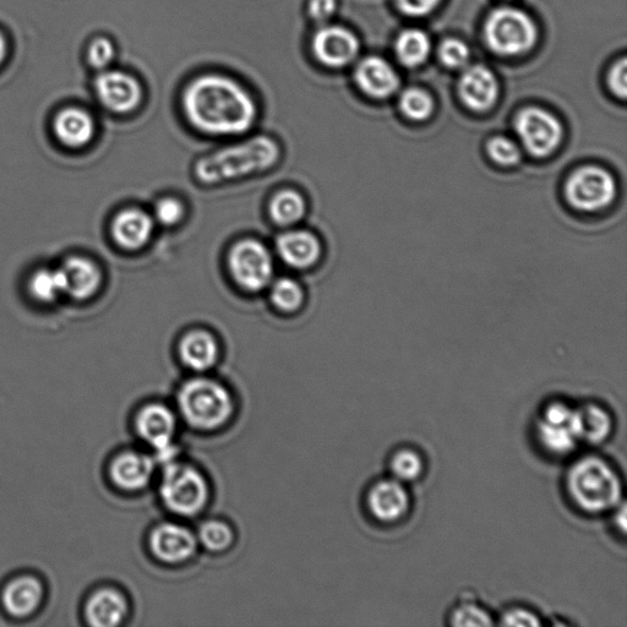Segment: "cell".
<instances>
[{
  "mask_svg": "<svg viewBox=\"0 0 627 627\" xmlns=\"http://www.w3.org/2000/svg\"><path fill=\"white\" fill-rule=\"evenodd\" d=\"M198 543L212 553H222L230 549L234 542V533L230 525L221 520H209L199 527Z\"/></svg>",
  "mask_w": 627,
  "mask_h": 627,
  "instance_id": "33",
  "label": "cell"
},
{
  "mask_svg": "<svg viewBox=\"0 0 627 627\" xmlns=\"http://www.w3.org/2000/svg\"><path fill=\"white\" fill-rule=\"evenodd\" d=\"M515 130L523 149L537 158L554 154L564 134L559 119L539 107L523 108L516 116Z\"/></svg>",
  "mask_w": 627,
  "mask_h": 627,
  "instance_id": "9",
  "label": "cell"
},
{
  "mask_svg": "<svg viewBox=\"0 0 627 627\" xmlns=\"http://www.w3.org/2000/svg\"><path fill=\"white\" fill-rule=\"evenodd\" d=\"M281 156V146L275 139L256 135L199 158L193 176L204 187H216L269 171L280 162Z\"/></svg>",
  "mask_w": 627,
  "mask_h": 627,
  "instance_id": "2",
  "label": "cell"
},
{
  "mask_svg": "<svg viewBox=\"0 0 627 627\" xmlns=\"http://www.w3.org/2000/svg\"><path fill=\"white\" fill-rule=\"evenodd\" d=\"M430 49L432 45L428 35L418 29L401 32L395 43L397 59L407 68H417L427 62Z\"/></svg>",
  "mask_w": 627,
  "mask_h": 627,
  "instance_id": "28",
  "label": "cell"
},
{
  "mask_svg": "<svg viewBox=\"0 0 627 627\" xmlns=\"http://www.w3.org/2000/svg\"><path fill=\"white\" fill-rule=\"evenodd\" d=\"M534 436L541 449L553 457L569 456L580 444L571 424L547 422L542 418L534 424Z\"/></svg>",
  "mask_w": 627,
  "mask_h": 627,
  "instance_id": "26",
  "label": "cell"
},
{
  "mask_svg": "<svg viewBox=\"0 0 627 627\" xmlns=\"http://www.w3.org/2000/svg\"><path fill=\"white\" fill-rule=\"evenodd\" d=\"M177 429L176 413L163 403H149L135 417L136 434L156 451L158 460L165 463L176 460Z\"/></svg>",
  "mask_w": 627,
  "mask_h": 627,
  "instance_id": "10",
  "label": "cell"
},
{
  "mask_svg": "<svg viewBox=\"0 0 627 627\" xmlns=\"http://www.w3.org/2000/svg\"><path fill=\"white\" fill-rule=\"evenodd\" d=\"M398 106L403 116L413 122L427 121L434 112L432 96L417 87L403 91Z\"/></svg>",
  "mask_w": 627,
  "mask_h": 627,
  "instance_id": "34",
  "label": "cell"
},
{
  "mask_svg": "<svg viewBox=\"0 0 627 627\" xmlns=\"http://www.w3.org/2000/svg\"><path fill=\"white\" fill-rule=\"evenodd\" d=\"M308 204L304 196L294 189H282L269 203L270 220L277 227L292 228L307 215Z\"/></svg>",
  "mask_w": 627,
  "mask_h": 627,
  "instance_id": "27",
  "label": "cell"
},
{
  "mask_svg": "<svg viewBox=\"0 0 627 627\" xmlns=\"http://www.w3.org/2000/svg\"><path fill=\"white\" fill-rule=\"evenodd\" d=\"M564 488L572 506L586 515L613 511L623 501V482L616 468L602 456L585 455L571 463Z\"/></svg>",
  "mask_w": 627,
  "mask_h": 627,
  "instance_id": "3",
  "label": "cell"
},
{
  "mask_svg": "<svg viewBox=\"0 0 627 627\" xmlns=\"http://www.w3.org/2000/svg\"><path fill=\"white\" fill-rule=\"evenodd\" d=\"M182 103L189 124L211 138L248 134L258 118L252 95L236 80L223 75L194 79L185 89Z\"/></svg>",
  "mask_w": 627,
  "mask_h": 627,
  "instance_id": "1",
  "label": "cell"
},
{
  "mask_svg": "<svg viewBox=\"0 0 627 627\" xmlns=\"http://www.w3.org/2000/svg\"><path fill=\"white\" fill-rule=\"evenodd\" d=\"M177 407L184 422L198 432H215L234 416L236 403L220 381L196 376L179 387Z\"/></svg>",
  "mask_w": 627,
  "mask_h": 627,
  "instance_id": "4",
  "label": "cell"
},
{
  "mask_svg": "<svg viewBox=\"0 0 627 627\" xmlns=\"http://www.w3.org/2000/svg\"><path fill=\"white\" fill-rule=\"evenodd\" d=\"M43 588L35 577H19L9 583L3 593V603L10 615L25 618L35 612L41 603Z\"/></svg>",
  "mask_w": 627,
  "mask_h": 627,
  "instance_id": "25",
  "label": "cell"
},
{
  "mask_svg": "<svg viewBox=\"0 0 627 627\" xmlns=\"http://www.w3.org/2000/svg\"><path fill=\"white\" fill-rule=\"evenodd\" d=\"M609 89L616 97L626 98L627 95V62L623 58L610 69L608 76Z\"/></svg>",
  "mask_w": 627,
  "mask_h": 627,
  "instance_id": "41",
  "label": "cell"
},
{
  "mask_svg": "<svg viewBox=\"0 0 627 627\" xmlns=\"http://www.w3.org/2000/svg\"><path fill=\"white\" fill-rule=\"evenodd\" d=\"M151 215L156 225L172 228L181 225L187 215V209L183 201L176 196H163L157 200Z\"/></svg>",
  "mask_w": 627,
  "mask_h": 627,
  "instance_id": "35",
  "label": "cell"
},
{
  "mask_svg": "<svg viewBox=\"0 0 627 627\" xmlns=\"http://www.w3.org/2000/svg\"><path fill=\"white\" fill-rule=\"evenodd\" d=\"M459 95L463 105L471 111L488 112L499 98L498 79L484 65H473L461 76Z\"/></svg>",
  "mask_w": 627,
  "mask_h": 627,
  "instance_id": "17",
  "label": "cell"
},
{
  "mask_svg": "<svg viewBox=\"0 0 627 627\" xmlns=\"http://www.w3.org/2000/svg\"><path fill=\"white\" fill-rule=\"evenodd\" d=\"M156 222L149 212L128 207L114 216L111 234L114 243L127 252L144 249L154 237Z\"/></svg>",
  "mask_w": 627,
  "mask_h": 627,
  "instance_id": "16",
  "label": "cell"
},
{
  "mask_svg": "<svg viewBox=\"0 0 627 627\" xmlns=\"http://www.w3.org/2000/svg\"><path fill=\"white\" fill-rule=\"evenodd\" d=\"M53 129L59 143L70 149H81L94 140L96 123L89 112L70 107L58 113Z\"/></svg>",
  "mask_w": 627,
  "mask_h": 627,
  "instance_id": "23",
  "label": "cell"
},
{
  "mask_svg": "<svg viewBox=\"0 0 627 627\" xmlns=\"http://www.w3.org/2000/svg\"><path fill=\"white\" fill-rule=\"evenodd\" d=\"M367 507L375 521L386 525L405 519L411 509L407 484L392 477L379 479L368 490Z\"/></svg>",
  "mask_w": 627,
  "mask_h": 627,
  "instance_id": "12",
  "label": "cell"
},
{
  "mask_svg": "<svg viewBox=\"0 0 627 627\" xmlns=\"http://www.w3.org/2000/svg\"><path fill=\"white\" fill-rule=\"evenodd\" d=\"M567 203L581 212L607 209L616 198V182L612 173L598 166L576 169L565 185Z\"/></svg>",
  "mask_w": 627,
  "mask_h": 627,
  "instance_id": "8",
  "label": "cell"
},
{
  "mask_svg": "<svg viewBox=\"0 0 627 627\" xmlns=\"http://www.w3.org/2000/svg\"><path fill=\"white\" fill-rule=\"evenodd\" d=\"M440 62L450 69H461L470 61V48L457 38H447L439 47Z\"/></svg>",
  "mask_w": 627,
  "mask_h": 627,
  "instance_id": "38",
  "label": "cell"
},
{
  "mask_svg": "<svg viewBox=\"0 0 627 627\" xmlns=\"http://www.w3.org/2000/svg\"><path fill=\"white\" fill-rule=\"evenodd\" d=\"M336 9V0H309L308 13L316 23H327L336 13Z\"/></svg>",
  "mask_w": 627,
  "mask_h": 627,
  "instance_id": "42",
  "label": "cell"
},
{
  "mask_svg": "<svg viewBox=\"0 0 627 627\" xmlns=\"http://www.w3.org/2000/svg\"><path fill=\"white\" fill-rule=\"evenodd\" d=\"M30 296L40 303H52L64 296V282L59 269H38L29 280Z\"/></svg>",
  "mask_w": 627,
  "mask_h": 627,
  "instance_id": "32",
  "label": "cell"
},
{
  "mask_svg": "<svg viewBox=\"0 0 627 627\" xmlns=\"http://www.w3.org/2000/svg\"><path fill=\"white\" fill-rule=\"evenodd\" d=\"M150 550L157 560L166 564H182L193 558L198 538L188 527L179 523H160L150 534Z\"/></svg>",
  "mask_w": 627,
  "mask_h": 627,
  "instance_id": "13",
  "label": "cell"
},
{
  "mask_svg": "<svg viewBox=\"0 0 627 627\" xmlns=\"http://www.w3.org/2000/svg\"><path fill=\"white\" fill-rule=\"evenodd\" d=\"M354 80L363 94L383 100L394 95L400 87L395 69L383 58H364L354 70Z\"/></svg>",
  "mask_w": 627,
  "mask_h": 627,
  "instance_id": "21",
  "label": "cell"
},
{
  "mask_svg": "<svg viewBox=\"0 0 627 627\" xmlns=\"http://www.w3.org/2000/svg\"><path fill=\"white\" fill-rule=\"evenodd\" d=\"M396 7L402 14L422 18L438 7L441 0H394Z\"/></svg>",
  "mask_w": 627,
  "mask_h": 627,
  "instance_id": "40",
  "label": "cell"
},
{
  "mask_svg": "<svg viewBox=\"0 0 627 627\" xmlns=\"http://www.w3.org/2000/svg\"><path fill=\"white\" fill-rule=\"evenodd\" d=\"M64 282V296L75 301H86L100 290L103 275L94 260L85 256H70L61 267Z\"/></svg>",
  "mask_w": 627,
  "mask_h": 627,
  "instance_id": "18",
  "label": "cell"
},
{
  "mask_svg": "<svg viewBox=\"0 0 627 627\" xmlns=\"http://www.w3.org/2000/svg\"><path fill=\"white\" fill-rule=\"evenodd\" d=\"M391 477L402 483H414L421 479L425 462L421 452L412 447H401L391 455L389 462Z\"/></svg>",
  "mask_w": 627,
  "mask_h": 627,
  "instance_id": "30",
  "label": "cell"
},
{
  "mask_svg": "<svg viewBox=\"0 0 627 627\" xmlns=\"http://www.w3.org/2000/svg\"><path fill=\"white\" fill-rule=\"evenodd\" d=\"M278 258L294 270H308L323 256V243L315 233L299 228H287L276 238Z\"/></svg>",
  "mask_w": 627,
  "mask_h": 627,
  "instance_id": "15",
  "label": "cell"
},
{
  "mask_svg": "<svg viewBox=\"0 0 627 627\" xmlns=\"http://www.w3.org/2000/svg\"><path fill=\"white\" fill-rule=\"evenodd\" d=\"M178 354L185 367L195 373H205L217 364L220 345L210 331L196 329L183 335L178 343Z\"/></svg>",
  "mask_w": 627,
  "mask_h": 627,
  "instance_id": "22",
  "label": "cell"
},
{
  "mask_svg": "<svg viewBox=\"0 0 627 627\" xmlns=\"http://www.w3.org/2000/svg\"><path fill=\"white\" fill-rule=\"evenodd\" d=\"M267 290H269L272 307L278 312L294 314L299 312L304 305V288L292 277L275 278Z\"/></svg>",
  "mask_w": 627,
  "mask_h": 627,
  "instance_id": "29",
  "label": "cell"
},
{
  "mask_svg": "<svg viewBox=\"0 0 627 627\" xmlns=\"http://www.w3.org/2000/svg\"><path fill=\"white\" fill-rule=\"evenodd\" d=\"M449 625L454 627H481L496 625L487 607L474 598H462L450 610Z\"/></svg>",
  "mask_w": 627,
  "mask_h": 627,
  "instance_id": "31",
  "label": "cell"
},
{
  "mask_svg": "<svg viewBox=\"0 0 627 627\" xmlns=\"http://www.w3.org/2000/svg\"><path fill=\"white\" fill-rule=\"evenodd\" d=\"M613 526L614 530L620 532L625 536L626 533V506L624 501L615 507L613 510Z\"/></svg>",
  "mask_w": 627,
  "mask_h": 627,
  "instance_id": "43",
  "label": "cell"
},
{
  "mask_svg": "<svg viewBox=\"0 0 627 627\" xmlns=\"http://www.w3.org/2000/svg\"><path fill=\"white\" fill-rule=\"evenodd\" d=\"M160 496L172 514L193 517L199 515L209 501V483L195 467L174 460L163 468Z\"/></svg>",
  "mask_w": 627,
  "mask_h": 627,
  "instance_id": "5",
  "label": "cell"
},
{
  "mask_svg": "<svg viewBox=\"0 0 627 627\" xmlns=\"http://www.w3.org/2000/svg\"><path fill=\"white\" fill-rule=\"evenodd\" d=\"M496 624L509 627H537L543 625V620L533 609L517 604L503 610Z\"/></svg>",
  "mask_w": 627,
  "mask_h": 627,
  "instance_id": "37",
  "label": "cell"
},
{
  "mask_svg": "<svg viewBox=\"0 0 627 627\" xmlns=\"http://www.w3.org/2000/svg\"><path fill=\"white\" fill-rule=\"evenodd\" d=\"M484 38L489 49L499 56L517 57L536 45L538 29L530 15L504 7L493 10L485 20Z\"/></svg>",
  "mask_w": 627,
  "mask_h": 627,
  "instance_id": "6",
  "label": "cell"
},
{
  "mask_svg": "<svg viewBox=\"0 0 627 627\" xmlns=\"http://www.w3.org/2000/svg\"><path fill=\"white\" fill-rule=\"evenodd\" d=\"M96 94L102 105L118 114L135 111L143 100V89L134 76L117 70L103 72L96 79Z\"/></svg>",
  "mask_w": 627,
  "mask_h": 627,
  "instance_id": "14",
  "label": "cell"
},
{
  "mask_svg": "<svg viewBox=\"0 0 627 627\" xmlns=\"http://www.w3.org/2000/svg\"><path fill=\"white\" fill-rule=\"evenodd\" d=\"M85 614L92 626H118L128 614V602L122 592L114 588H102L87 602Z\"/></svg>",
  "mask_w": 627,
  "mask_h": 627,
  "instance_id": "24",
  "label": "cell"
},
{
  "mask_svg": "<svg viewBox=\"0 0 627 627\" xmlns=\"http://www.w3.org/2000/svg\"><path fill=\"white\" fill-rule=\"evenodd\" d=\"M7 56V41H5L2 32H0V63H2Z\"/></svg>",
  "mask_w": 627,
  "mask_h": 627,
  "instance_id": "44",
  "label": "cell"
},
{
  "mask_svg": "<svg viewBox=\"0 0 627 627\" xmlns=\"http://www.w3.org/2000/svg\"><path fill=\"white\" fill-rule=\"evenodd\" d=\"M488 156L496 165L512 167L521 161L519 145L505 136H494L487 144Z\"/></svg>",
  "mask_w": 627,
  "mask_h": 627,
  "instance_id": "36",
  "label": "cell"
},
{
  "mask_svg": "<svg viewBox=\"0 0 627 627\" xmlns=\"http://www.w3.org/2000/svg\"><path fill=\"white\" fill-rule=\"evenodd\" d=\"M227 269L242 291L256 294L269 288L275 280V259L263 242L254 238L234 243L227 255Z\"/></svg>",
  "mask_w": 627,
  "mask_h": 627,
  "instance_id": "7",
  "label": "cell"
},
{
  "mask_svg": "<svg viewBox=\"0 0 627 627\" xmlns=\"http://www.w3.org/2000/svg\"><path fill=\"white\" fill-rule=\"evenodd\" d=\"M114 46L107 38H97L89 48V62L96 69H105L114 58Z\"/></svg>",
  "mask_w": 627,
  "mask_h": 627,
  "instance_id": "39",
  "label": "cell"
},
{
  "mask_svg": "<svg viewBox=\"0 0 627 627\" xmlns=\"http://www.w3.org/2000/svg\"><path fill=\"white\" fill-rule=\"evenodd\" d=\"M571 429L579 443L601 445L613 434L614 418L597 402L582 403L572 411Z\"/></svg>",
  "mask_w": 627,
  "mask_h": 627,
  "instance_id": "19",
  "label": "cell"
},
{
  "mask_svg": "<svg viewBox=\"0 0 627 627\" xmlns=\"http://www.w3.org/2000/svg\"><path fill=\"white\" fill-rule=\"evenodd\" d=\"M155 460L138 451H127L118 455L109 468V476L118 489L124 492H139L151 482L155 473Z\"/></svg>",
  "mask_w": 627,
  "mask_h": 627,
  "instance_id": "20",
  "label": "cell"
},
{
  "mask_svg": "<svg viewBox=\"0 0 627 627\" xmlns=\"http://www.w3.org/2000/svg\"><path fill=\"white\" fill-rule=\"evenodd\" d=\"M312 49L315 58L325 67L343 68L356 61L361 43L346 27L324 25L315 32Z\"/></svg>",
  "mask_w": 627,
  "mask_h": 627,
  "instance_id": "11",
  "label": "cell"
}]
</instances>
